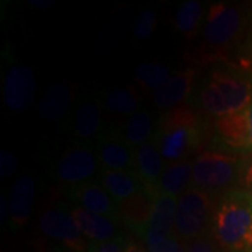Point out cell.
<instances>
[{
  "instance_id": "6da1fadb",
  "label": "cell",
  "mask_w": 252,
  "mask_h": 252,
  "mask_svg": "<svg viewBox=\"0 0 252 252\" xmlns=\"http://www.w3.org/2000/svg\"><path fill=\"white\" fill-rule=\"evenodd\" d=\"M248 10L227 1H216L209 6L202 27V35L189 61L199 66L212 63L228 64L235 49L251 30Z\"/></svg>"
},
{
  "instance_id": "7a4b0ae2",
  "label": "cell",
  "mask_w": 252,
  "mask_h": 252,
  "mask_svg": "<svg viewBox=\"0 0 252 252\" xmlns=\"http://www.w3.org/2000/svg\"><path fill=\"white\" fill-rule=\"evenodd\" d=\"M207 140V122L196 108L181 104L165 111L158 119L153 142L164 161L187 160L189 154L198 152Z\"/></svg>"
},
{
  "instance_id": "3957f363",
  "label": "cell",
  "mask_w": 252,
  "mask_h": 252,
  "mask_svg": "<svg viewBox=\"0 0 252 252\" xmlns=\"http://www.w3.org/2000/svg\"><path fill=\"white\" fill-rule=\"evenodd\" d=\"M252 104V73L233 66L217 67L198 90V108L209 118L233 115Z\"/></svg>"
},
{
  "instance_id": "277c9868",
  "label": "cell",
  "mask_w": 252,
  "mask_h": 252,
  "mask_svg": "<svg viewBox=\"0 0 252 252\" xmlns=\"http://www.w3.org/2000/svg\"><path fill=\"white\" fill-rule=\"evenodd\" d=\"M210 233L227 252H252V193L230 189L215 202Z\"/></svg>"
},
{
  "instance_id": "5b68a950",
  "label": "cell",
  "mask_w": 252,
  "mask_h": 252,
  "mask_svg": "<svg viewBox=\"0 0 252 252\" xmlns=\"http://www.w3.org/2000/svg\"><path fill=\"white\" fill-rule=\"evenodd\" d=\"M247 156L203 150L192 161V185L207 193L223 195L240 184Z\"/></svg>"
},
{
  "instance_id": "8992f818",
  "label": "cell",
  "mask_w": 252,
  "mask_h": 252,
  "mask_svg": "<svg viewBox=\"0 0 252 252\" xmlns=\"http://www.w3.org/2000/svg\"><path fill=\"white\" fill-rule=\"evenodd\" d=\"M215 202L212 195L202 189H187L178 198L174 234L187 243L205 237L212 227Z\"/></svg>"
},
{
  "instance_id": "52a82bcc",
  "label": "cell",
  "mask_w": 252,
  "mask_h": 252,
  "mask_svg": "<svg viewBox=\"0 0 252 252\" xmlns=\"http://www.w3.org/2000/svg\"><path fill=\"white\" fill-rule=\"evenodd\" d=\"M101 165L97 147L91 143H77L66 149L55 167V178L64 188H72L89 181Z\"/></svg>"
},
{
  "instance_id": "ba28073f",
  "label": "cell",
  "mask_w": 252,
  "mask_h": 252,
  "mask_svg": "<svg viewBox=\"0 0 252 252\" xmlns=\"http://www.w3.org/2000/svg\"><path fill=\"white\" fill-rule=\"evenodd\" d=\"M39 230L48 238L62 244L76 252H87L90 241L81 233L69 209L51 206L42 210L39 216Z\"/></svg>"
},
{
  "instance_id": "9c48e42d",
  "label": "cell",
  "mask_w": 252,
  "mask_h": 252,
  "mask_svg": "<svg viewBox=\"0 0 252 252\" xmlns=\"http://www.w3.org/2000/svg\"><path fill=\"white\" fill-rule=\"evenodd\" d=\"M36 95V80L32 70L26 64H13L6 73L3 99L13 112L27 111Z\"/></svg>"
},
{
  "instance_id": "30bf717a",
  "label": "cell",
  "mask_w": 252,
  "mask_h": 252,
  "mask_svg": "<svg viewBox=\"0 0 252 252\" xmlns=\"http://www.w3.org/2000/svg\"><path fill=\"white\" fill-rule=\"evenodd\" d=\"M158 190L152 187H144L137 193L124 202L118 203V221L126 225L130 231L139 235L142 240L147 233L154 196Z\"/></svg>"
},
{
  "instance_id": "8fae6325",
  "label": "cell",
  "mask_w": 252,
  "mask_h": 252,
  "mask_svg": "<svg viewBox=\"0 0 252 252\" xmlns=\"http://www.w3.org/2000/svg\"><path fill=\"white\" fill-rule=\"evenodd\" d=\"M95 147L102 170H135V149L126 143L118 130L102 133Z\"/></svg>"
},
{
  "instance_id": "7c38bea8",
  "label": "cell",
  "mask_w": 252,
  "mask_h": 252,
  "mask_svg": "<svg viewBox=\"0 0 252 252\" xmlns=\"http://www.w3.org/2000/svg\"><path fill=\"white\" fill-rule=\"evenodd\" d=\"M66 196L74 206H80L89 212L107 216L118 221L117 203L109 193L99 185V182L89 181L80 185L66 189Z\"/></svg>"
},
{
  "instance_id": "4fadbf2b",
  "label": "cell",
  "mask_w": 252,
  "mask_h": 252,
  "mask_svg": "<svg viewBox=\"0 0 252 252\" xmlns=\"http://www.w3.org/2000/svg\"><path fill=\"white\" fill-rule=\"evenodd\" d=\"M196 76L198 70L195 67H187L171 76V79L161 89L153 93L154 105L157 108L168 111L184 104V101L188 98L193 90Z\"/></svg>"
},
{
  "instance_id": "5bb4252c",
  "label": "cell",
  "mask_w": 252,
  "mask_h": 252,
  "mask_svg": "<svg viewBox=\"0 0 252 252\" xmlns=\"http://www.w3.org/2000/svg\"><path fill=\"white\" fill-rule=\"evenodd\" d=\"M35 182L31 175H21L14 181L9 196L10 224L13 228H21L27 224L34 210Z\"/></svg>"
},
{
  "instance_id": "9a60e30c",
  "label": "cell",
  "mask_w": 252,
  "mask_h": 252,
  "mask_svg": "<svg viewBox=\"0 0 252 252\" xmlns=\"http://www.w3.org/2000/svg\"><path fill=\"white\" fill-rule=\"evenodd\" d=\"M98 182L109 193L115 203H121L137 193L146 185L136 170H102L98 172Z\"/></svg>"
},
{
  "instance_id": "2e32d148",
  "label": "cell",
  "mask_w": 252,
  "mask_h": 252,
  "mask_svg": "<svg viewBox=\"0 0 252 252\" xmlns=\"http://www.w3.org/2000/svg\"><path fill=\"white\" fill-rule=\"evenodd\" d=\"M69 210L80 227L81 233L90 243H104L119 235L115 220L74 205L69 207Z\"/></svg>"
},
{
  "instance_id": "e0dca14e",
  "label": "cell",
  "mask_w": 252,
  "mask_h": 252,
  "mask_svg": "<svg viewBox=\"0 0 252 252\" xmlns=\"http://www.w3.org/2000/svg\"><path fill=\"white\" fill-rule=\"evenodd\" d=\"M164 168V158L153 140L136 147L135 170L140 175L144 185L157 189Z\"/></svg>"
},
{
  "instance_id": "ac0fdd59",
  "label": "cell",
  "mask_w": 252,
  "mask_h": 252,
  "mask_svg": "<svg viewBox=\"0 0 252 252\" xmlns=\"http://www.w3.org/2000/svg\"><path fill=\"white\" fill-rule=\"evenodd\" d=\"M73 101L72 89L64 83L52 84L39 101L38 114L45 121H58L66 115Z\"/></svg>"
},
{
  "instance_id": "d6986e66",
  "label": "cell",
  "mask_w": 252,
  "mask_h": 252,
  "mask_svg": "<svg viewBox=\"0 0 252 252\" xmlns=\"http://www.w3.org/2000/svg\"><path fill=\"white\" fill-rule=\"evenodd\" d=\"M192 168L193 164L189 160L168 164L157 184V190L174 198H180L192 185Z\"/></svg>"
},
{
  "instance_id": "ffe728a7",
  "label": "cell",
  "mask_w": 252,
  "mask_h": 252,
  "mask_svg": "<svg viewBox=\"0 0 252 252\" xmlns=\"http://www.w3.org/2000/svg\"><path fill=\"white\" fill-rule=\"evenodd\" d=\"M177 205H178V198L157 192L154 196L152 217L147 231L161 235L174 234Z\"/></svg>"
},
{
  "instance_id": "44dd1931",
  "label": "cell",
  "mask_w": 252,
  "mask_h": 252,
  "mask_svg": "<svg viewBox=\"0 0 252 252\" xmlns=\"http://www.w3.org/2000/svg\"><path fill=\"white\" fill-rule=\"evenodd\" d=\"M118 132L125 139L126 143L136 149L142 144L150 142V139L154 137L156 127H154L153 117L149 111L139 109L136 114L126 119L124 126Z\"/></svg>"
},
{
  "instance_id": "7402d4cb",
  "label": "cell",
  "mask_w": 252,
  "mask_h": 252,
  "mask_svg": "<svg viewBox=\"0 0 252 252\" xmlns=\"http://www.w3.org/2000/svg\"><path fill=\"white\" fill-rule=\"evenodd\" d=\"M102 124V108L98 101H87L76 109L72 122L73 135L80 139L95 136Z\"/></svg>"
},
{
  "instance_id": "603a6c76",
  "label": "cell",
  "mask_w": 252,
  "mask_h": 252,
  "mask_svg": "<svg viewBox=\"0 0 252 252\" xmlns=\"http://www.w3.org/2000/svg\"><path fill=\"white\" fill-rule=\"evenodd\" d=\"M203 6L198 0H185L181 3L177 10L174 27L175 31L185 36L187 39H192L199 32V28L203 21Z\"/></svg>"
},
{
  "instance_id": "cb8c5ba5",
  "label": "cell",
  "mask_w": 252,
  "mask_h": 252,
  "mask_svg": "<svg viewBox=\"0 0 252 252\" xmlns=\"http://www.w3.org/2000/svg\"><path fill=\"white\" fill-rule=\"evenodd\" d=\"M104 107L112 114L126 115L129 118L139 111L140 98L133 87H119L105 94Z\"/></svg>"
},
{
  "instance_id": "d4e9b609",
  "label": "cell",
  "mask_w": 252,
  "mask_h": 252,
  "mask_svg": "<svg viewBox=\"0 0 252 252\" xmlns=\"http://www.w3.org/2000/svg\"><path fill=\"white\" fill-rule=\"evenodd\" d=\"M170 79V69L158 62L140 63L135 70V80L137 86L146 91H157Z\"/></svg>"
},
{
  "instance_id": "484cf974",
  "label": "cell",
  "mask_w": 252,
  "mask_h": 252,
  "mask_svg": "<svg viewBox=\"0 0 252 252\" xmlns=\"http://www.w3.org/2000/svg\"><path fill=\"white\" fill-rule=\"evenodd\" d=\"M143 243L149 252H185L181 240L175 234L161 235L147 231L143 237Z\"/></svg>"
},
{
  "instance_id": "4316f807",
  "label": "cell",
  "mask_w": 252,
  "mask_h": 252,
  "mask_svg": "<svg viewBox=\"0 0 252 252\" xmlns=\"http://www.w3.org/2000/svg\"><path fill=\"white\" fill-rule=\"evenodd\" d=\"M228 66L252 73V27L248 31V34L244 36L238 48L235 49L233 58L228 62Z\"/></svg>"
},
{
  "instance_id": "83f0119b",
  "label": "cell",
  "mask_w": 252,
  "mask_h": 252,
  "mask_svg": "<svg viewBox=\"0 0 252 252\" xmlns=\"http://www.w3.org/2000/svg\"><path fill=\"white\" fill-rule=\"evenodd\" d=\"M157 27V14L152 9H144L139 13L133 23V35L136 39H149Z\"/></svg>"
},
{
  "instance_id": "f1b7e54d",
  "label": "cell",
  "mask_w": 252,
  "mask_h": 252,
  "mask_svg": "<svg viewBox=\"0 0 252 252\" xmlns=\"http://www.w3.org/2000/svg\"><path fill=\"white\" fill-rule=\"evenodd\" d=\"M126 243L127 241L124 235H118L115 238L104 243H90L87 252H124Z\"/></svg>"
},
{
  "instance_id": "f546056e",
  "label": "cell",
  "mask_w": 252,
  "mask_h": 252,
  "mask_svg": "<svg viewBox=\"0 0 252 252\" xmlns=\"http://www.w3.org/2000/svg\"><path fill=\"white\" fill-rule=\"evenodd\" d=\"M17 168V157L9 150H1L0 153V177L7 178Z\"/></svg>"
},
{
  "instance_id": "4dcf8cb0",
  "label": "cell",
  "mask_w": 252,
  "mask_h": 252,
  "mask_svg": "<svg viewBox=\"0 0 252 252\" xmlns=\"http://www.w3.org/2000/svg\"><path fill=\"white\" fill-rule=\"evenodd\" d=\"M185 252H219V250H217L216 241L205 235L202 238L188 243Z\"/></svg>"
},
{
  "instance_id": "1f68e13d",
  "label": "cell",
  "mask_w": 252,
  "mask_h": 252,
  "mask_svg": "<svg viewBox=\"0 0 252 252\" xmlns=\"http://www.w3.org/2000/svg\"><path fill=\"white\" fill-rule=\"evenodd\" d=\"M240 185H241V189H245L250 193H252V154L247 156V158H245Z\"/></svg>"
},
{
  "instance_id": "d6a6232c",
  "label": "cell",
  "mask_w": 252,
  "mask_h": 252,
  "mask_svg": "<svg viewBox=\"0 0 252 252\" xmlns=\"http://www.w3.org/2000/svg\"><path fill=\"white\" fill-rule=\"evenodd\" d=\"M124 252H149V250L144 248L142 244L136 243V241H127Z\"/></svg>"
},
{
  "instance_id": "836d02e7",
  "label": "cell",
  "mask_w": 252,
  "mask_h": 252,
  "mask_svg": "<svg viewBox=\"0 0 252 252\" xmlns=\"http://www.w3.org/2000/svg\"><path fill=\"white\" fill-rule=\"evenodd\" d=\"M7 212H9V202L4 199V196H1L0 198V220L1 221H4Z\"/></svg>"
},
{
  "instance_id": "e575fe53",
  "label": "cell",
  "mask_w": 252,
  "mask_h": 252,
  "mask_svg": "<svg viewBox=\"0 0 252 252\" xmlns=\"http://www.w3.org/2000/svg\"><path fill=\"white\" fill-rule=\"evenodd\" d=\"M30 4L32 7H38V9H45V7H52L54 1H42V0H30Z\"/></svg>"
},
{
  "instance_id": "d590c367",
  "label": "cell",
  "mask_w": 252,
  "mask_h": 252,
  "mask_svg": "<svg viewBox=\"0 0 252 252\" xmlns=\"http://www.w3.org/2000/svg\"><path fill=\"white\" fill-rule=\"evenodd\" d=\"M247 112V121H248V129H250V136H251V147H252V104L245 109Z\"/></svg>"
},
{
  "instance_id": "8d00e7d4",
  "label": "cell",
  "mask_w": 252,
  "mask_h": 252,
  "mask_svg": "<svg viewBox=\"0 0 252 252\" xmlns=\"http://www.w3.org/2000/svg\"><path fill=\"white\" fill-rule=\"evenodd\" d=\"M54 252H76V251H73V250H69V248H66V247H56L54 250Z\"/></svg>"
}]
</instances>
